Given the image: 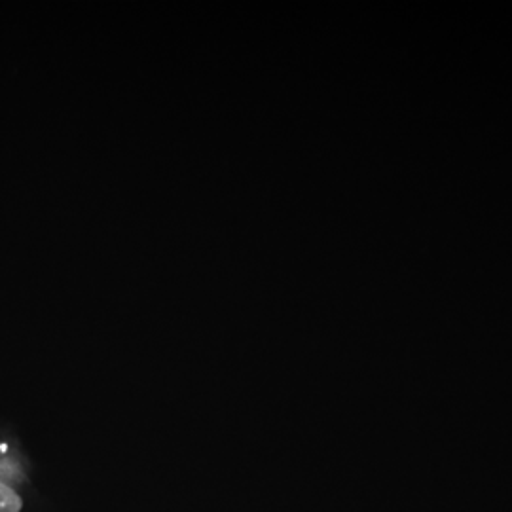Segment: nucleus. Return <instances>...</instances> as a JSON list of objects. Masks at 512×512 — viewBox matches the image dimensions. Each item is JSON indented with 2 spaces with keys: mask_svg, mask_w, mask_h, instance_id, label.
<instances>
[{
  "mask_svg": "<svg viewBox=\"0 0 512 512\" xmlns=\"http://www.w3.org/2000/svg\"><path fill=\"white\" fill-rule=\"evenodd\" d=\"M23 501L12 486L0 480V512H21Z\"/></svg>",
  "mask_w": 512,
  "mask_h": 512,
  "instance_id": "obj_1",
  "label": "nucleus"
}]
</instances>
